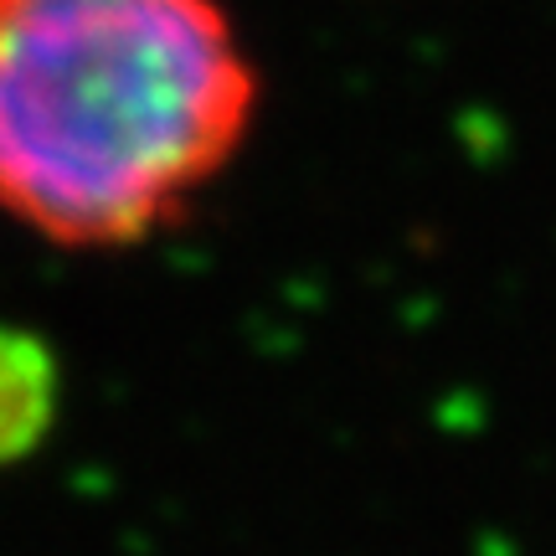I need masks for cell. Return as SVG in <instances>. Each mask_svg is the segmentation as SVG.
I'll return each mask as SVG.
<instances>
[{
    "instance_id": "obj_1",
    "label": "cell",
    "mask_w": 556,
    "mask_h": 556,
    "mask_svg": "<svg viewBox=\"0 0 556 556\" xmlns=\"http://www.w3.org/2000/svg\"><path fill=\"white\" fill-rule=\"evenodd\" d=\"M258 67L222 0H0V217L139 248L238 160Z\"/></svg>"
},
{
    "instance_id": "obj_2",
    "label": "cell",
    "mask_w": 556,
    "mask_h": 556,
    "mask_svg": "<svg viewBox=\"0 0 556 556\" xmlns=\"http://www.w3.org/2000/svg\"><path fill=\"white\" fill-rule=\"evenodd\" d=\"M58 361L26 330L0 325V464H16L58 417Z\"/></svg>"
}]
</instances>
